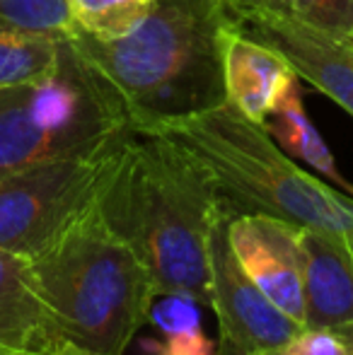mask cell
<instances>
[{
  "label": "cell",
  "instance_id": "obj_1",
  "mask_svg": "<svg viewBox=\"0 0 353 355\" xmlns=\"http://www.w3.org/2000/svg\"><path fill=\"white\" fill-rule=\"evenodd\" d=\"M235 22L225 0H150L131 32L66 44L109 116L148 133L225 102L223 39Z\"/></svg>",
  "mask_w": 353,
  "mask_h": 355
},
{
  "label": "cell",
  "instance_id": "obj_2",
  "mask_svg": "<svg viewBox=\"0 0 353 355\" xmlns=\"http://www.w3.org/2000/svg\"><path fill=\"white\" fill-rule=\"evenodd\" d=\"M99 211L148 268L157 297L187 295L211 304L208 237L223 201L182 148L160 133H128Z\"/></svg>",
  "mask_w": 353,
  "mask_h": 355
},
{
  "label": "cell",
  "instance_id": "obj_3",
  "mask_svg": "<svg viewBox=\"0 0 353 355\" xmlns=\"http://www.w3.org/2000/svg\"><path fill=\"white\" fill-rule=\"evenodd\" d=\"M58 336L97 355H126L150 322L157 290L143 261L99 211V201L29 257Z\"/></svg>",
  "mask_w": 353,
  "mask_h": 355
},
{
  "label": "cell",
  "instance_id": "obj_4",
  "mask_svg": "<svg viewBox=\"0 0 353 355\" xmlns=\"http://www.w3.org/2000/svg\"><path fill=\"white\" fill-rule=\"evenodd\" d=\"M148 133H160L182 148L235 215L264 213L346 239L353 234V196L305 172L264 123L245 119L227 102Z\"/></svg>",
  "mask_w": 353,
  "mask_h": 355
},
{
  "label": "cell",
  "instance_id": "obj_5",
  "mask_svg": "<svg viewBox=\"0 0 353 355\" xmlns=\"http://www.w3.org/2000/svg\"><path fill=\"white\" fill-rule=\"evenodd\" d=\"M128 131L107 114L63 42L61 66L32 85L0 89V177L80 155Z\"/></svg>",
  "mask_w": 353,
  "mask_h": 355
},
{
  "label": "cell",
  "instance_id": "obj_6",
  "mask_svg": "<svg viewBox=\"0 0 353 355\" xmlns=\"http://www.w3.org/2000/svg\"><path fill=\"white\" fill-rule=\"evenodd\" d=\"M131 131L71 157L49 159L0 177V247L34 257L99 201Z\"/></svg>",
  "mask_w": 353,
  "mask_h": 355
},
{
  "label": "cell",
  "instance_id": "obj_7",
  "mask_svg": "<svg viewBox=\"0 0 353 355\" xmlns=\"http://www.w3.org/2000/svg\"><path fill=\"white\" fill-rule=\"evenodd\" d=\"M230 208L223 206L208 237L211 304L218 319L216 355H278L302 334V327L283 314L245 276L227 242Z\"/></svg>",
  "mask_w": 353,
  "mask_h": 355
},
{
  "label": "cell",
  "instance_id": "obj_8",
  "mask_svg": "<svg viewBox=\"0 0 353 355\" xmlns=\"http://www.w3.org/2000/svg\"><path fill=\"white\" fill-rule=\"evenodd\" d=\"M227 242L245 276L283 314L302 327L300 227L273 215L237 213L230 215L227 223Z\"/></svg>",
  "mask_w": 353,
  "mask_h": 355
},
{
  "label": "cell",
  "instance_id": "obj_9",
  "mask_svg": "<svg viewBox=\"0 0 353 355\" xmlns=\"http://www.w3.org/2000/svg\"><path fill=\"white\" fill-rule=\"evenodd\" d=\"M237 19L242 32L276 49L298 78L307 80L353 116V42L327 37L288 15L264 8L247 10Z\"/></svg>",
  "mask_w": 353,
  "mask_h": 355
},
{
  "label": "cell",
  "instance_id": "obj_10",
  "mask_svg": "<svg viewBox=\"0 0 353 355\" xmlns=\"http://www.w3.org/2000/svg\"><path fill=\"white\" fill-rule=\"evenodd\" d=\"M302 327L336 331L353 322V249L344 234L300 227Z\"/></svg>",
  "mask_w": 353,
  "mask_h": 355
},
{
  "label": "cell",
  "instance_id": "obj_11",
  "mask_svg": "<svg viewBox=\"0 0 353 355\" xmlns=\"http://www.w3.org/2000/svg\"><path fill=\"white\" fill-rule=\"evenodd\" d=\"M298 75L293 66L266 44L242 32L240 19L223 39V87L225 102L255 123L268 121L281 94Z\"/></svg>",
  "mask_w": 353,
  "mask_h": 355
},
{
  "label": "cell",
  "instance_id": "obj_12",
  "mask_svg": "<svg viewBox=\"0 0 353 355\" xmlns=\"http://www.w3.org/2000/svg\"><path fill=\"white\" fill-rule=\"evenodd\" d=\"M58 336L27 257L0 247V353L39 351Z\"/></svg>",
  "mask_w": 353,
  "mask_h": 355
},
{
  "label": "cell",
  "instance_id": "obj_13",
  "mask_svg": "<svg viewBox=\"0 0 353 355\" xmlns=\"http://www.w3.org/2000/svg\"><path fill=\"white\" fill-rule=\"evenodd\" d=\"M266 131L271 133L273 141L281 145L283 153H288L293 159L312 167L332 187L341 189L344 193L353 196V184L336 167L325 138L320 136V131L312 126L310 116H307L305 104H302L300 78L291 80L286 92L281 94L276 109H273L266 121Z\"/></svg>",
  "mask_w": 353,
  "mask_h": 355
},
{
  "label": "cell",
  "instance_id": "obj_14",
  "mask_svg": "<svg viewBox=\"0 0 353 355\" xmlns=\"http://www.w3.org/2000/svg\"><path fill=\"white\" fill-rule=\"evenodd\" d=\"M63 42L0 27V89L32 85L58 71Z\"/></svg>",
  "mask_w": 353,
  "mask_h": 355
},
{
  "label": "cell",
  "instance_id": "obj_15",
  "mask_svg": "<svg viewBox=\"0 0 353 355\" xmlns=\"http://www.w3.org/2000/svg\"><path fill=\"white\" fill-rule=\"evenodd\" d=\"M160 297L162 302L150 309V319L165 334V343L157 348V355H216V346L201 329L196 300L187 295Z\"/></svg>",
  "mask_w": 353,
  "mask_h": 355
},
{
  "label": "cell",
  "instance_id": "obj_16",
  "mask_svg": "<svg viewBox=\"0 0 353 355\" xmlns=\"http://www.w3.org/2000/svg\"><path fill=\"white\" fill-rule=\"evenodd\" d=\"M0 27L68 42L78 29L66 0H0Z\"/></svg>",
  "mask_w": 353,
  "mask_h": 355
},
{
  "label": "cell",
  "instance_id": "obj_17",
  "mask_svg": "<svg viewBox=\"0 0 353 355\" xmlns=\"http://www.w3.org/2000/svg\"><path fill=\"white\" fill-rule=\"evenodd\" d=\"M78 29L99 39L131 32L148 12L150 0H66Z\"/></svg>",
  "mask_w": 353,
  "mask_h": 355
},
{
  "label": "cell",
  "instance_id": "obj_18",
  "mask_svg": "<svg viewBox=\"0 0 353 355\" xmlns=\"http://www.w3.org/2000/svg\"><path fill=\"white\" fill-rule=\"evenodd\" d=\"M257 8L288 15L327 37L353 42V0H259Z\"/></svg>",
  "mask_w": 353,
  "mask_h": 355
},
{
  "label": "cell",
  "instance_id": "obj_19",
  "mask_svg": "<svg viewBox=\"0 0 353 355\" xmlns=\"http://www.w3.org/2000/svg\"><path fill=\"white\" fill-rule=\"evenodd\" d=\"M278 355H349V351L336 338L334 331H310V329H302L300 336Z\"/></svg>",
  "mask_w": 353,
  "mask_h": 355
},
{
  "label": "cell",
  "instance_id": "obj_20",
  "mask_svg": "<svg viewBox=\"0 0 353 355\" xmlns=\"http://www.w3.org/2000/svg\"><path fill=\"white\" fill-rule=\"evenodd\" d=\"M17 355H97L87 348H80L76 343H71L68 338L56 336L53 341H49L46 346H42L39 351H29V353H17Z\"/></svg>",
  "mask_w": 353,
  "mask_h": 355
},
{
  "label": "cell",
  "instance_id": "obj_21",
  "mask_svg": "<svg viewBox=\"0 0 353 355\" xmlns=\"http://www.w3.org/2000/svg\"><path fill=\"white\" fill-rule=\"evenodd\" d=\"M334 334H336V338H339V341L346 346V351H349V355H353V322L344 324V327H339Z\"/></svg>",
  "mask_w": 353,
  "mask_h": 355
},
{
  "label": "cell",
  "instance_id": "obj_22",
  "mask_svg": "<svg viewBox=\"0 0 353 355\" xmlns=\"http://www.w3.org/2000/svg\"><path fill=\"white\" fill-rule=\"evenodd\" d=\"M225 3H227V8H230L235 15H242L245 10L257 8V5H259V0H225Z\"/></svg>",
  "mask_w": 353,
  "mask_h": 355
},
{
  "label": "cell",
  "instance_id": "obj_23",
  "mask_svg": "<svg viewBox=\"0 0 353 355\" xmlns=\"http://www.w3.org/2000/svg\"><path fill=\"white\" fill-rule=\"evenodd\" d=\"M349 242H351V249H353V234H351V237H349Z\"/></svg>",
  "mask_w": 353,
  "mask_h": 355
},
{
  "label": "cell",
  "instance_id": "obj_24",
  "mask_svg": "<svg viewBox=\"0 0 353 355\" xmlns=\"http://www.w3.org/2000/svg\"><path fill=\"white\" fill-rule=\"evenodd\" d=\"M0 355H3V353H0Z\"/></svg>",
  "mask_w": 353,
  "mask_h": 355
}]
</instances>
